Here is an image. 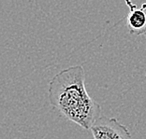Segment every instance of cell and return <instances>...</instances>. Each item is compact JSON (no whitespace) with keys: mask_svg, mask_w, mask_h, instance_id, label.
I'll list each match as a JSON object with an SVG mask.
<instances>
[{"mask_svg":"<svg viewBox=\"0 0 146 139\" xmlns=\"http://www.w3.org/2000/svg\"><path fill=\"white\" fill-rule=\"evenodd\" d=\"M48 96L55 110L86 130H90L101 117L100 105L86 91L82 65L69 67L54 76L49 82Z\"/></svg>","mask_w":146,"mask_h":139,"instance_id":"6da1fadb","label":"cell"},{"mask_svg":"<svg viewBox=\"0 0 146 139\" xmlns=\"http://www.w3.org/2000/svg\"><path fill=\"white\" fill-rule=\"evenodd\" d=\"M90 131L94 139H133L127 127L115 118L101 116Z\"/></svg>","mask_w":146,"mask_h":139,"instance_id":"7a4b0ae2","label":"cell"},{"mask_svg":"<svg viewBox=\"0 0 146 139\" xmlns=\"http://www.w3.org/2000/svg\"><path fill=\"white\" fill-rule=\"evenodd\" d=\"M125 3L129 9L127 19L129 34L133 36L143 35L146 30V3L141 5V9H138L131 0H125Z\"/></svg>","mask_w":146,"mask_h":139,"instance_id":"3957f363","label":"cell"},{"mask_svg":"<svg viewBox=\"0 0 146 139\" xmlns=\"http://www.w3.org/2000/svg\"><path fill=\"white\" fill-rule=\"evenodd\" d=\"M143 35H144V36H145V39H146V30H145V32H144V34H143Z\"/></svg>","mask_w":146,"mask_h":139,"instance_id":"277c9868","label":"cell"},{"mask_svg":"<svg viewBox=\"0 0 146 139\" xmlns=\"http://www.w3.org/2000/svg\"><path fill=\"white\" fill-rule=\"evenodd\" d=\"M145 76H146V74H145Z\"/></svg>","mask_w":146,"mask_h":139,"instance_id":"5b68a950","label":"cell"}]
</instances>
